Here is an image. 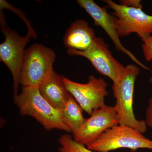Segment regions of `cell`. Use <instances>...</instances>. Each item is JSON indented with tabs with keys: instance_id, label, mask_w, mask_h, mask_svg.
Masks as SVG:
<instances>
[{
	"instance_id": "obj_11",
	"label": "cell",
	"mask_w": 152,
	"mask_h": 152,
	"mask_svg": "<svg viewBox=\"0 0 152 152\" xmlns=\"http://www.w3.org/2000/svg\"><path fill=\"white\" fill-rule=\"evenodd\" d=\"M96 37L88 22L83 19H77L67 29L63 42L68 49L83 51L88 49Z\"/></svg>"
},
{
	"instance_id": "obj_1",
	"label": "cell",
	"mask_w": 152,
	"mask_h": 152,
	"mask_svg": "<svg viewBox=\"0 0 152 152\" xmlns=\"http://www.w3.org/2000/svg\"><path fill=\"white\" fill-rule=\"evenodd\" d=\"M14 101L20 113L33 117L46 130L58 129L71 132L61 111L53 107L42 96L39 88L22 87L20 94L14 96Z\"/></svg>"
},
{
	"instance_id": "obj_4",
	"label": "cell",
	"mask_w": 152,
	"mask_h": 152,
	"mask_svg": "<svg viewBox=\"0 0 152 152\" xmlns=\"http://www.w3.org/2000/svg\"><path fill=\"white\" fill-rule=\"evenodd\" d=\"M1 30L5 36V41L0 45V61L7 66L13 80L14 96L18 94L20 85V76L24 58L26 45L32 36L28 33L25 37L19 36L11 29L6 23L4 15L1 11Z\"/></svg>"
},
{
	"instance_id": "obj_10",
	"label": "cell",
	"mask_w": 152,
	"mask_h": 152,
	"mask_svg": "<svg viewBox=\"0 0 152 152\" xmlns=\"http://www.w3.org/2000/svg\"><path fill=\"white\" fill-rule=\"evenodd\" d=\"M77 2L92 18L94 25L101 27L107 34L117 50L126 55L137 65L145 69L150 70L121 42L115 24V17L109 13L105 9L98 5L93 0H77Z\"/></svg>"
},
{
	"instance_id": "obj_9",
	"label": "cell",
	"mask_w": 152,
	"mask_h": 152,
	"mask_svg": "<svg viewBox=\"0 0 152 152\" xmlns=\"http://www.w3.org/2000/svg\"><path fill=\"white\" fill-rule=\"evenodd\" d=\"M119 124L115 106L105 105L93 112L73 134L74 140L87 146L97 140L106 131Z\"/></svg>"
},
{
	"instance_id": "obj_19",
	"label": "cell",
	"mask_w": 152,
	"mask_h": 152,
	"mask_svg": "<svg viewBox=\"0 0 152 152\" xmlns=\"http://www.w3.org/2000/svg\"><path fill=\"white\" fill-rule=\"evenodd\" d=\"M150 82H151V83L152 84V76L151 77V78H150V80H149Z\"/></svg>"
},
{
	"instance_id": "obj_3",
	"label": "cell",
	"mask_w": 152,
	"mask_h": 152,
	"mask_svg": "<svg viewBox=\"0 0 152 152\" xmlns=\"http://www.w3.org/2000/svg\"><path fill=\"white\" fill-rule=\"evenodd\" d=\"M55 52L48 47L35 44L27 49L22 64L20 85L39 88L54 71Z\"/></svg>"
},
{
	"instance_id": "obj_18",
	"label": "cell",
	"mask_w": 152,
	"mask_h": 152,
	"mask_svg": "<svg viewBox=\"0 0 152 152\" xmlns=\"http://www.w3.org/2000/svg\"><path fill=\"white\" fill-rule=\"evenodd\" d=\"M119 1L120 4L129 7L142 8L141 1L140 0H121Z\"/></svg>"
},
{
	"instance_id": "obj_15",
	"label": "cell",
	"mask_w": 152,
	"mask_h": 152,
	"mask_svg": "<svg viewBox=\"0 0 152 152\" xmlns=\"http://www.w3.org/2000/svg\"><path fill=\"white\" fill-rule=\"evenodd\" d=\"M0 7H1V10H2L3 9L7 8L13 11L15 13L16 12L20 16V17L23 19L24 21L26 23L27 26L28 30V33L31 34L33 38H35L37 37V35H36L35 32L33 29L32 27L31 26V23L29 21V20H28L25 17V15H24L23 12L19 11L18 9L14 8L13 7H12L9 3L7 2L6 1H4V0H1L0 1Z\"/></svg>"
},
{
	"instance_id": "obj_13",
	"label": "cell",
	"mask_w": 152,
	"mask_h": 152,
	"mask_svg": "<svg viewBox=\"0 0 152 152\" xmlns=\"http://www.w3.org/2000/svg\"><path fill=\"white\" fill-rule=\"evenodd\" d=\"M60 111L64 121L73 134L86 121L83 114V110L70 94Z\"/></svg>"
},
{
	"instance_id": "obj_12",
	"label": "cell",
	"mask_w": 152,
	"mask_h": 152,
	"mask_svg": "<svg viewBox=\"0 0 152 152\" xmlns=\"http://www.w3.org/2000/svg\"><path fill=\"white\" fill-rule=\"evenodd\" d=\"M42 96L55 108L61 110L70 93L64 81V77L54 72L39 88Z\"/></svg>"
},
{
	"instance_id": "obj_8",
	"label": "cell",
	"mask_w": 152,
	"mask_h": 152,
	"mask_svg": "<svg viewBox=\"0 0 152 152\" xmlns=\"http://www.w3.org/2000/svg\"><path fill=\"white\" fill-rule=\"evenodd\" d=\"M64 81L68 92L83 110L90 115L106 105L105 99L108 95V85L102 78L91 75L86 83H80L64 77Z\"/></svg>"
},
{
	"instance_id": "obj_16",
	"label": "cell",
	"mask_w": 152,
	"mask_h": 152,
	"mask_svg": "<svg viewBox=\"0 0 152 152\" xmlns=\"http://www.w3.org/2000/svg\"><path fill=\"white\" fill-rule=\"evenodd\" d=\"M143 42L142 50L145 60L147 61H152V35Z\"/></svg>"
},
{
	"instance_id": "obj_2",
	"label": "cell",
	"mask_w": 152,
	"mask_h": 152,
	"mask_svg": "<svg viewBox=\"0 0 152 152\" xmlns=\"http://www.w3.org/2000/svg\"><path fill=\"white\" fill-rule=\"evenodd\" d=\"M140 72L138 66L134 64L126 66L122 77L118 84H113L112 89L116 100L114 106L119 124L129 126L143 134L148 127L145 121L136 118L133 106L135 83Z\"/></svg>"
},
{
	"instance_id": "obj_17",
	"label": "cell",
	"mask_w": 152,
	"mask_h": 152,
	"mask_svg": "<svg viewBox=\"0 0 152 152\" xmlns=\"http://www.w3.org/2000/svg\"><path fill=\"white\" fill-rule=\"evenodd\" d=\"M145 120L147 126L152 129V96L148 101V104L146 110Z\"/></svg>"
},
{
	"instance_id": "obj_5",
	"label": "cell",
	"mask_w": 152,
	"mask_h": 152,
	"mask_svg": "<svg viewBox=\"0 0 152 152\" xmlns=\"http://www.w3.org/2000/svg\"><path fill=\"white\" fill-rule=\"evenodd\" d=\"M86 147L97 152H109L120 148L132 151L145 148L152 151V140L134 128L118 124L106 131L97 140Z\"/></svg>"
},
{
	"instance_id": "obj_6",
	"label": "cell",
	"mask_w": 152,
	"mask_h": 152,
	"mask_svg": "<svg viewBox=\"0 0 152 152\" xmlns=\"http://www.w3.org/2000/svg\"><path fill=\"white\" fill-rule=\"evenodd\" d=\"M104 3L113 10L115 24L120 37H127L135 33L143 42L152 34V15H148L142 8L129 7L113 1L104 0Z\"/></svg>"
},
{
	"instance_id": "obj_7",
	"label": "cell",
	"mask_w": 152,
	"mask_h": 152,
	"mask_svg": "<svg viewBox=\"0 0 152 152\" xmlns=\"http://www.w3.org/2000/svg\"><path fill=\"white\" fill-rule=\"evenodd\" d=\"M68 54L85 57L89 61L96 70L118 84L122 77L126 66L114 58L108 45L101 37H96L91 46L86 50L68 49Z\"/></svg>"
},
{
	"instance_id": "obj_14",
	"label": "cell",
	"mask_w": 152,
	"mask_h": 152,
	"mask_svg": "<svg viewBox=\"0 0 152 152\" xmlns=\"http://www.w3.org/2000/svg\"><path fill=\"white\" fill-rule=\"evenodd\" d=\"M58 142L59 152H97L89 149L86 146L75 141L72 136L67 134L62 135L59 139Z\"/></svg>"
}]
</instances>
